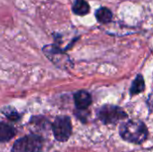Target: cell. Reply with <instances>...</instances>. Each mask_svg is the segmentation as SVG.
I'll return each mask as SVG.
<instances>
[{"mask_svg":"<svg viewBox=\"0 0 153 152\" xmlns=\"http://www.w3.org/2000/svg\"><path fill=\"white\" fill-rule=\"evenodd\" d=\"M121 137L129 142L141 144L144 142L148 137V130L146 125L139 120H131L124 123L120 127Z\"/></svg>","mask_w":153,"mask_h":152,"instance_id":"cell-1","label":"cell"},{"mask_svg":"<svg viewBox=\"0 0 153 152\" xmlns=\"http://www.w3.org/2000/svg\"><path fill=\"white\" fill-rule=\"evenodd\" d=\"M42 139L35 134L28 135L16 141L13 146V152H41Z\"/></svg>","mask_w":153,"mask_h":152,"instance_id":"cell-2","label":"cell"},{"mask_svg":"<svg viewBox=\"0 0 153 152\" xmlns=\"http://www.w3.org/2000/svg\"><path fill=\"white\" fill-rule=\"evenodd\" d=\"M43 52L52 63L60 68L67 69L72 65V62L69 56L56 46H46L43 47Z\"/></svg>","mask_w":153,"mask_h":152,"instance_id":"cell-3","label":"cell"},{"mask_svg":"<svg viewBox=\"0 0 153 152\" xmlns=\"http://www.w3.org/2000/svg\"><path fill=\"white\" fill-rule=\"evenodd\" d=\"M55 138L59 142H66L72 134V123L67 116H58L52 125Z\"/></svg>","mask_w":153,"mask_h":152,"instance_id":"cell-4","label":"cell"},{"mask_svg":"<svg viewBox=\"0 0 153 152\" xmlns=\"http://www.w3.org/2000/svg\"><path fill=\"white\" fill-rule=\"evenodd\" d=\"M99 117L104 124H117V122L126 118V114L118 107L107 105L100 109Z\"/></svg>","mask_w":153,"mask_h":152,"instance_id":"cell-5","label":"cell"},{"mask_svg":"<svg viewBox=\"0 0 153 152\" xmlns=\"http://www.w3.org/2000/svg\"><path fill=\"white\" fill-rule=\"evenodd\" d=\"M74 103L77 108L86 109L91 104V97L87 91L80 90L74 95Z\"/></svg>","mask_w":153,"mask_h":152,"instance_id":"cell-6","label":"cell"},{"mask_svg":"<svg viewBox=\"0 0 153 152\" xmlns=\"http://www.w3.org/2000/svg\"><path fill=\"white\" fill-rule=\"evenodd\" d=\"M14 136V130L12 126L0 123V142H7Z\"/></svg>","mask_w":153,"mask_h":152,"instance_id":"cell-7","label":"cell"},{"mask_svg":"<svg viewBox=\"0 0 153 152\" xmlns=\"http://www.w3.org/2000/svg\"><path fill=\"white\" fill-rule=\"evenodd\" d=\"M73 11L78 15H85L90 11V6L85 0H75L73 5Z\"/></svg>","mask_w":153,"mask_h":152,"instance_id":"cell-8","label":"cell"},{"mask_svg":"<svg viewBox=\"0 0 153 152\" xmlns=\"http://www.w3.org/2000/svg\"><path fill=\"white\" fill-rule=\"evenodd\" d=\"M96 17L101 23H108L112 19V13L106 7H101L96 12Z\"/></svg>","mask_w":153,"mask_h":152,"instance_id":"cell-9","label":"cell"},{"mask_svg":"<svg viewBox=\"0 0 153 152\" xmlns=\"http://www.w3.org/2000/svg\"><path fill=\"white\" fill-rule=\"evenodd\" d=\"M144 87H145V84H144V81H143V78L139 75L136 77V79L134 80V82H133L132 84V88H131V93L133 95H135V94H138L140 92H142L143 90H144Z\"/></svg>","mask_w":153,"mask_h":152,"instance_id":"cell-10","label":"cell"}]
</instances>
